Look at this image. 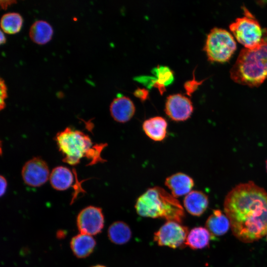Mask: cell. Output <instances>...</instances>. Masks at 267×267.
<instances>
[{
  "mask_svg": "<svg viewBox=\"0 0 267 267\" xmlns=\"http://www.w3.org/2000/svg\"><path fill=\"white\" fill-rule=\"evenodd\" d=\"M165 111L175 121H183L189 118L193 111L191 101L181 93L169 95L166 99Z\"/></svg>",
  "mask_w": 267,
  "mask_h": 267,
  "instance_id": "30bf717a",
  "label": "cell"
},
{
  "mask_svg": "<svg viewBox=\"0 0 267 267\" xmlns=\"http://www.w3.org/2000/svg\"><path fill=\"white\" fill-rule=\"evenodd\" d=\"M91 267H106L102 265H98L92 266Z\"/></svg>",
  "mask_w": 267,
  "mask_h": 267,
  "instance_id": "f1b7e54d",
  "label": "cell"
},
{
  "mask_svg": "<svg viewBox=\"0 0 267 267\" xmlns=\"http://www.w3.org/2000/svg\"><path fill=\"white\" fill-rule=\"evenodd\" d=\"M55 138L63 161L70 165H77L84 157L90 160V165L104 161L101 152L106 144H94L89 136L81 131L67 127L58 133Z\"/></svg>",
  "mask_w": 267,
  "mask_h": 267,
  "instance_id": "3957f363",
  "label": "cell"
},
{
  "mask_svg": "<svg viewBox=\"0 0 267 267\" xmlns=\"http://www.w3.org/2000/svg\"><path fill=\"white\" fill-rule=\"evenodd\" d=\"M104 223L102 209L98 207L88 206L82 210L77 217V225L80 233L91 236L101 232Z\"/></svg>",
  "mask_w": 267,
  "mask_h": 267,
  "instance_id": "9c48e42d",
  "label": "cell"
},
{
  "mask_svg": "<svg viewBox=\"0 0 267 267\" xmlns=\"http://www.w3.org/2000/svg\"><path fill=\"white\" fill-rule=\"evenodd\" d=\"M156 78L152 80L150 84L156 88L162 94L166 90V86L171 84L174 80L173 71L168 67L158 66L154 69Z\"/></svg>",
  "mask_w": 267,
  "mask_h": 267,
  "instance_id": "44dd1931",
  "label": "cell"
},
{
  "mask_svg": "<svg viewBox=\"0 0 267 267\" xmlns=\"http://www.w3.org/2000/svg\"><path fill=\"white\" fill-rule=\"evenodd\" d=\"M203 81H198L195 78V76L193 75V78L192 80L186 81L184 84V88L187 95H191V94L195 91L198 86L200 85Z\"/></svg>",
  "mask_w": 267,
  "mask_h": 267,
  "instance_id": "603a6c76",
  "label": "cell"
},
{
  "mask_svg": "<svg viewBox=\"0 0 267 267\" xmlns=\"http://www.w3.org/2000/svg\"><path fill=\"white\" fill-rule=\"evenodd\" d=\"M165 185L175 197L187 195L194 186V181L189 176L178 173L166 178Z\"/></svg>",
  "mask_w": 267,
  "mask_h": 267,
  "instance_id": "7c38bea8",
  "label": "cell"
},
{
  "mask_svg": "<svg viewBox=\"0 0 267 267\" xmlns=\"http://www.w3.org/2000/svg\"><path fill=\"white\" fill-rule=\"evenodd\" d=\"M49 170L46 162L40 157H34L27 161L21 170L24 183L31 187H39L49 178Z\"/></svg>",
  "mask_w": 267,
  "mask_h": 267,
  "instance_id": "ba28073f",
  "label": "cell"
},
{
  "mask_svg": "<svg viewBox=\"0 0 267 267\" xmlns=\"http://www.w3.org/2000/svg\"><path fill=\"white\" fill-rule=\"evenodd\" d=\"M112 117L119 123L129 121L135 113L133 102L127 96H120L115 98L110 106Z\"/></svg>",
  "mask_w": 267,
  "mask_h": 267,
  "instance_id": "8fae6325",
  "label": "cell"
},
{
  "mask_svg": "<svg viewBox=\"0 0 267 267\" xmlns=\"http://www.w3.org/2000/svg\"><path fill=\"white\" fill-rule=\"evenodd\" d=\"M244 15L239 17L229 25V29L236 40L245 48L251 49L261 43L264 34V29L246 8Z\"/></svg>",
  "mask_w": 267,
  "mask_h": 267,
  "instance_id": "8992f818",
  "label": "cell"
},
{
  "mask_svg": "<svg viewBox=\"0 0 267 267\" xmlns=\"http://www.w3.org/2000/svg\"><path fill=\"white\" fill-rule=\"evenodd\" d=\"M0 108L2 110L5 106V100L7 97V87L2 78H0Z\"/></svg>",
  "mask_w": 267,
  "mask_h": 267,
  "instance_id": "cb8c5ba5",
  "label": "cell"
},
{
  "mask_svg": "<svg viewBox=\"0 0 267 267\" xmlns=\"http://www.w3.org/2000/svg\"><path fill=\"white\" fill-rule=\"evenodd\" d=\"M96 241L92 236L81 233L74 236L70 242V247L74 255L78 258L89 256L93 251Z\"/></svg>",
  "mask_w": 267,
  "mask_h": 267,
  "instance_id": "5bb4252c",
  "label": "cell"
},
{
  "mask_svg": "<svg viewBox=\"0 0 267 267\" xmlns=\"http://www.w3.org/2000/svg\"><path fill=\"white\" fill-rule=\"evenodd\" d=\"M187 227L175 221H167L155 232L154 240L159 246L176 249L185 245Z\"/></svg>",
  "mask_w": 267,
  "mask_h": 267,
  "instance_id": "52a82bcc",
  "label": "cell"
},
{
  "mask_svg": "<svg viewBox=\"0 0 267 267\" xmlns=\"http://www.w3.org/2000/svg\"><path fill=\"white\" fill-rule=\"evenodd\" d=\"M142 129L145 134L151 139L161 141L166 136L167 122L162 117H152L143 122Z\"/></svg>",
  "mask_w": 267,
  "mask_h": 267,
  "instance_id": "e0dca14e",
  "label": "cell"
},
{
  "mask_svg": "<svg viewBox=\"0 0 267 267\" xmlns=\"http://www.w3.org/2000/svg\"><path fill=\"white\" fill-rule=\"evenodd\" d=\"M235 83L250 87L260 86L267 79V29H264L261 43L256 47L242 49L230 71Z\"/></svg>",
  "mask_w": 267,
  "mask_h": 267,
  "instance_id": "7a4b0ae2",
  "label": "cell"
},
{
  "mask_svg": "<svg viewBox=\"0 0 267 267\" xmlns=\"http://www.w3.org/2000/svg\"><path fill=\"white\" fill-rule=\"evenodd\" d=\"M183 205L188 213L194 216H200L208 207V197L201 191L193 190L185 197Z\"/></svg>",
  "mask_w": 267,
  "mask_h": 267,
  "instance_id": "4fadbf2b",
  "label": "cell"
},
{
  "mask_svg": "<svg viewBox=\"0 0 267 267\" xmlns=\"http://www.w3.org/2000/svg\"><path fill=\"white\" fill-rule=\"evenodd\" d=\"M135 209L140 216L162 218L181 223L184 212L179 202L163 188L148 189L137 199Z\"/></svg>",
  "mask_w": 267,
  "mask_h": 267,
  "instance_id": "277c9868",
  "label": "cell"
},
{
  "mask_svg": "<svg viewBox=\"0 0 267 267\" xmlns=\"http://www.w3.org/2000/svg\"><path fill=\"white\" fill-rule=\"evenodd\" d=\"M6 39L4 34V32L1 30L0 31V43L1 44H4L6 42Z\"/></svg>",
  "mask_w": 267,
  "mask_h": 267,
  "instance_id": "83f0119b",
  "label": "cell"
},
{
  "mask_svg": "<svg viewBox=\"0 0 267 267\" xmlns=\"http://www.w3.org/2000/svg\"><path fill=\"white\" fill-rule=\"evenodd\" d=\"M23 22V18L18 12H9L4 13L0 19L1 30L8 34L17 33L20 31Z\"/></svg>",
  "mask_w": 267,
  "mask_h": 267,
  "instance_id": "7402d4cb",
  "label": "cell"
},
{
  "mask_svg": "<svg viewBox=\"0 0 267 267\" xmlns=\"http://www.w3.org/2000/svg\"><path fill=\"white\" fill-rule=\"evenodd\" d=\"M223 209L233 235L252 243L267 234V192L253 181L240 183L226 195Z\"/></svg>",
  "mask_w": 267,
  "mask_h": 267,
  "instance_id": "6da1fadb",
  "label": "cell"
},
{
  "mask_svg": "<svg viewBox=\"0 0 267 267\" xmlns=\"http://www.w3.org/2000/svg\"><path fill=\"white\" fill-rule=\"evenodd\" d=\"M236 48V42L230 32L215 27L207 35L203 49L210 61L224 63L231 58Z\"/></svg>",
  "mask_w": 267,
  "mask_h": 267,
  "instance_id": "5b68a950",
  "label": "cell"
},
{
  "mask_svg": "<svg viewBox=\"0 0 267 267\" xmlns=\"http://www.w3.org/2000/svg\"><path fill=\"white\" fill-rule=\"evenodd\" d=\"M53 33V30L51 25L43 20L35 21L29 30L31 40L38 44H44L48 43L51 39Z\"/></svg>",
  "mask_w": 267,
  "mask_h": 267,
  "instance_id": "ac0fdd59",
  "label": "cell"
},
{
  "mask_svg": "<svg viewBox=\"0 0 267 267\" xmlns=\"http://www.w3.org/2000/svg\"><path fill=\"white\" fill-rule=\"evenodd\" d=\"M16 2L15 0H0V6L2 8L5 9L8 6Z\"/></svg>",
  "mask_w": 267,
  "mask_h": 267,
  "instance_id": "4316f807",
  "label": "cell"
},
{
  "mask_svg": "<svg viewBox=\"0 0 267 267\" xmlns=\"http://www.w3.org/2000/svg\"><path fill=\"white\" fill-rule=\"evenodd\" d=\"M266 169H267V160L266 161Z\"/></svg>",
  "mask_w": 267,
  "mask_h": 267,
  "instance_id": "f546056e",
  "label": "cell"
},
{
  "mask_svg": "<svg viewBox=\"0 0 267 267\" xmlns=\"http://www.w3.org/2000/svg\"><path fill=\"white\" fill-rule=\"evenodd\" d=\"M212 237L206 227H195L188 232L185 245L193 250L202 249L209 246Z\"/></svg>",
  "mask_w": 267,
  "mask_h": 267,
  "instance_id": "d6986e66",
  "label": "cell"
},
{
  "mask_svg": "<svg viewBox=\"0 0 267 267\" xmlns=\"http://www.w3.org/2000/svg\"><path fill=\"white\" fill-rule=\"evenodd\" d=\"M109 240L117 245L127 243L132 237V231L129 226L125 222L117 221L112 223L108 229Z\"/></svg>",
  "mask_w": 267,
  "mask_h": 267,
  "instance_id": "ffe728a7",
  "label": "cell"
},
{
  "mask_svg": "<svg viewBox=\"0 0 267 267\" xmlns=\"http://www.w3.org/2000/svg\"><path fill=\"white\" fill-rule=\"evenodd\" d=\"M205 227L212 236H220L225 234L230 227L229 221L219 209L213 211V213L207 219Z\"/></svg>",
  "mask_w": 267,
  "mask_h": 267,
  "instance_id": "9a60e30c",
  "label": "cell"
},
{
  "mask_svg": "<svg viewBox=\"0 0 267 267\" xmlns=\"http://www.w3.org/2000/svg\"><path fill=\"white\" fill-rule=\"evenodd\" d=\"M49 180L54 189L65 190L70 187L73 183V173L66 167L57 166L51 171Z\"/></svg>",
  "mask_w": 267,
  "mask_h": 267,
  "instance_id": "2e32d148",
  "label": "cell"
},
{
  "mask_svg": "<svg viewBox=\"0 0 267 267\" xmlns=\"http://www.w3.org/2000/svg\"><path fill=\"white\" fill-rule=\"evenodd\" d=\"M0 196H2L6 190L7 182L5 178L2 176H0Z\"/></svg>",
  "mask_w": 267,
  "mask_h": 267,
  "instance_id": "484cf974",
  "label": "cell"
},
{
  "mask_svg": "<svg viewBox=\"0 0 267 267\" xmlns=\"http://www.w3.org/2000/svg\"><path fill=\"white\" fill-rule=\"evenodd\" d=\"M134 95L141 101L145 100L148 96V91L145 89L137 88L134 91Z\"/></svg>",
  "mask_w": 267,
  "mask_h": 267,
  "instance_id": "d4e9b609",
  "label": "cell"
},
{
  "mask_svg": "<svg viewBox=\"0 0 267 267\" xmlns=\"http://www.w3.org/2000/svg\"><path fill=\"white\" fill-rule=\"evenodd\" d=\"M266 237H267V235H266Z\"/></svg>",
  "mask_w": 267,
  "mask_h": 267,
  "instance_id": "4dcf8cb0",
  "label": "cell"
}]
</instances>
